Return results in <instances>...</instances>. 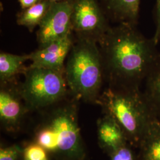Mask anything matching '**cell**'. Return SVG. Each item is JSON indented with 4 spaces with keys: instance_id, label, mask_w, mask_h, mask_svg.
<instances>
[{
    "instance_id": "9c48e42d",
    "label": "cell",
    "mask_w": 160,
    "mask_h": 160,
    "mask_svg": "<svg viewBox=\"0 0 160 160\" xmlns=\"http://www.w3.org/2000/svg\"><path fill=\"white\" fill-rule=\"evenodd\" d=\"M73 34L47 46L39 48L29 54L32 64L30 67L56 70L65 73V61L74 44Z\"/></svg>"
},
{
    "instance_id": "3957f363",
    "label": "cell",
    "mask_w": 160,
    "mask_h": 160,
    "mask_svg": "<svg viewBox=\"0 0 160 160\" xmlns=\"http://www.w3.org/2000/svg\"><path fill=\"white\" fill-rule=\"evenodd\" d=\"M77 101L72 97L55 104L36 133V142L65 160H83L86 157Z\"/></svg>"
},
{
    "instance_id": "8992f818",
    "label": "cell",
    "mask_w": 160,
    "mask_h": 160,
    "mask_svg": "<svg viewBox=\"0 0 160 160\" xmlns=\"http://www.w3.org/2000/svg\"><path fill=\"white\" fill-rule=\"evenodd\" d=\"M71 5L72 33L76 39L98 43L111 26L109 19L98 0H69Z\"/></svg>"
},
{
    "instance_id": "ba28073f",
    "label": "cell",
    "mask_w": 160,
    "mask_h": 160,
    "mask_svg": "<svg viewBox=\"0 0 160 160\" xmlns=\"http://www.w3.org/2000/svg\"><path fill=\"white\" fill-rule=\"evenodd\" d=\"M29 112L18 82L1 84L0 120L9 132L17 131L24 115Z\"/></svg>"
},
{
    "instance_id": "5b68a950",
    "label": "cell",
    "mask_w": 160,
    "mask_h": 160,
    "mask_svg": "<svg viewBox=\"0 0 160 160\" xmlns=\"http://www.w3.org/2000/svg\"><path fill=\"white\" fill-rule=\"evenodd\" d=\"M24 75L20 89L29 111L52 107L70 94L64 72L29 66Z\"/></svg>"
},
{
    "instance_id": "52a82bcc",
    "label": "cell",
    "mask_w": 160,
    "mask_h": 160,
    "mask_svg": "<svg viewBox=\"0 0 160 160\" xmlns=\"http://www.w3.org/2000/svg\"><path fill=\"white\" fill-rule=\"evenodd\" d=\"M71 12L69 0L53 1L37 32L39 48L45 47L73 34Z\"/></svg>"
},
{
    "instance_id": "5bb4252c",
    "label": "cell",
    "mask_w": 160,
    "mask_h": 160,
    "mask_svg": "<svg viewBox=\"0 0 160 160\" xmlns=\"http://www.w3.org/2000/svg\"><path fill=\"white\" fill-rule=\"evenodd\" d=\"M52 2L51 0H41L33 6L24 9L17 14V24L27 28L32 32L36 26H39Z\"/></svg>"
},
{
    "instance_id": "6da1fadb",
    "label": "cell",
    "mask_w": 160,
    "mask_h": 160,
    "mask_svg": "<svg viewBox=\"0 0 160 160\" xmlns=\"http://www.w3.org/2000/svg\"><path fill=\"white\" fill-rule=\"evenodd\" d=\"M157 45L136 26H111L98 43L105 81L110 87L139 88L160 59Z\"/></svg>"
},
{
    "instance_id": "8fae6325",
    "label": "cell",
    "mask_w": 160,
    "mask_h": 160,
    "mask_svg": "<svg viewBox=\"0 0 160 160\" xmlns=\"http://www.w3.org/2000/svg\"><path fill=\"white\" fill-rule=\"evenodd\" d=\"M97 138L100 147L109 154L128 142L119 125L106 114L97 122Z\"/></svg>"
},
{
    "instance_id": "ac0fdd59",
    "label": "cell",
    "mask_w": 160,
    "mask_h": 160,
    "mask_svg": "<svg viewBox=\"0 0 160 160\" xmlns=\"http://www.w3.org/2000/svg\"><path fill=\"white\" fill-rule=\"evenodd\" d=\"M109 155L110 160H138L134 152L128 143L115 149Z\"/></svg>"
},
{
    "instance_id": "7402d4cb",
    "label": "cell",
    "mask_w": 160,
    "mask_h": 160,
    "mask_svg": "<svg viewBox=\"0 0 160 160\" xmlns=\"http://www.w3.org/2000/svg\"></svg>"
},
{
    "instance_id": "2e32d148",
    "label": "cell",
    "mask_w": 160,
    "mask_h": 160,
    "mask_svg": "<svg viewBox=\"0 0 160 160\" xmlns=\"http://www.w3.org/2000/svg\"><path fill=\"white\" fill-rule=\"evenodd\" d=\"M23 160H49L48 152L37 142L30 143L23 149Z\"/></svg>"
},
{
    "instance_id": "7c38bea8",
    "label": "cell",
    "mask_w": 160,
    "mask_h": 160,
    "mask_svg": "<svg viewBox=\"0 0 160 160\" xmlns=\"http://www.w3.org/2000/svg\"><path fill=\"white\" fill-rule=\"evenodd\" d=\"M30 60V55H18L6 52L0 53V82L7 84L17 82L18 75L24 74L28 67L24 63Z\"/></svg>"
},
{
    "instance_id": "ffe728a7",
    "label": "cell",
    "mask_w": 160,
    "mask_h": 160,
    "mask_svg": "<svg viewBox=\"0 0 160 160\" xmlns=\"http://www.w3.org/2000/svg\"><path fill=\"white\" fill-rule=\"evenodd\" d=\"M22 8L26 9L39 2L41 0H18Z\"/></svg>"
},
{
    "instance_id": "d6986e66",
    "label": "cell",
    "mask_w": 160,
    "mask_h": 160,
    "mask_svg": "<svg viewBox=\"0 0 160 160\" xmlns=\"http://www.w3.org/2000/svg\"><path fill=\"white\" fill-rule=\"evenodd\" d=\"M155 15L156 20V30L152 39L158 45L160 42V0H157L155 7Z\"/></svg>"
},
{
    "instance_id": "7a4b0ae2",
    "label": "cell",
    "mask_w": 160,
    "mask_h": 160,
    "mask_svg": "<svg viewBox=\"0 0 160 160\" xmlns=\"http://www.w3.org/2000/svg\"><path fill=\"white\" fill-rule=\"evenodd\" d=\"M97 104L104 114L112 117L121 127L128 142L139 147L143 137L158 118L140 88L108 86Z\"/></svg>"
},
{
    "instance_id": "e0dca14e",
    "label": "cell",
    "mask_w": 160,
    "mask_h": 160,
    "mask_svg": "<svg viewBox=\"0 0 160 160\" xmlns=\"http://www.w3.org/2000/svg\"><path fill=\"white\" fill-rule=\"evenodd\" d=\"M23 149L17 145L1 147L0 148V160H20L23 157Z\"/></svg>"
},
{
    "instance_id": "44dd1931",
    "label": "cell",
    "mask_w": 160,
    "mask_h": 160,
    "mask_svg": "<svg viewBox=\"0 0 160 160\" xmlns=\"http://www.w3.org/2000/svg\"><path fill=\"white\" fill-rule=\"evenodd\" d=\"M52 1H61V0H51Z\"/></svg>"
},
{
    "instance_id": "30bf717a",
    "label": "cell",
    "mask_w": 160,
    "mask_h": 160,
    "mask_svg": "<svg viewBox=\"0 0 160 160\" xmlns=\"http://www.w3.org/2000/svg\"><path fill=\"white\" fill-rule=\"evenodd\" d=\"M100 3L109 20L137 26L141 0H101Z\"/></svg>"
},
{
    "instance_id": "9a60e30c",
    "label": "cell",
    "mask_w": 160,
    "mask_h": 160,
    "mask_svg": "<svg viewBox=\"0 0 160 160\" xmlns=\"http://www.w3.org/2000/svg\"><path fill=\"white\" fill-rule=\"evenodd\" d=\"M145 81L143 93L155 113L160 117V59L150 71Z\"/></svg>"
},
{
    "instance_id": "4fadbf2b",
    "label": "cell",
    "mask_w": 160,
    "mask_h": 160,
    "mask_svg": "<svg viewBox=\"0 0 160 160\" xmlns=\"http://www.w3.org/2000/svg\"><path fill=\"white\" fill-rule=\"evenodd\" d=\"M139 147L138 160H160V117L152 125Z\"/></svg>"
},
{
    "instance_id": "277c9868",
    "label": "cell",
    "mask_w": 160,
    "mask_h": 160,
    "mask_svg": "<svg viewBox=\"0 0 160 160\" xmlns=\"http://www.w3.org/2000/svg\"><path fill=\"white\" fill-rule=\"evenodd\" d=\"M65 77L74 98L97 104L105 78L97 42L81 39L74 40L67 58Z\"/></svg>"
}]
</instances>
